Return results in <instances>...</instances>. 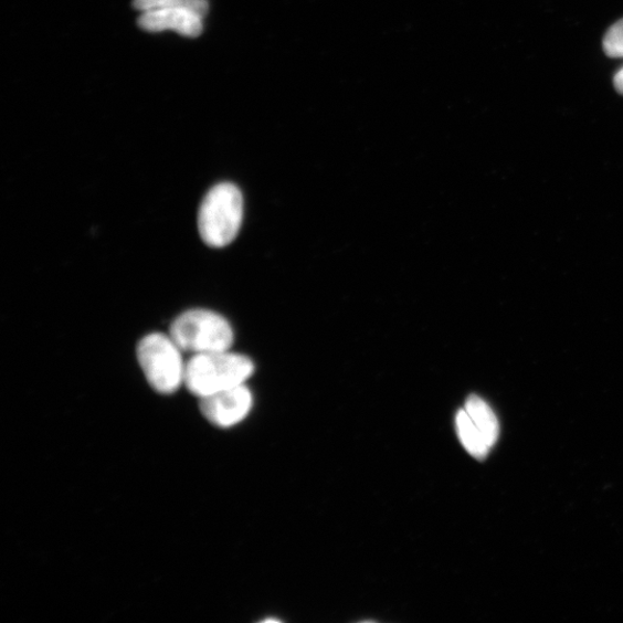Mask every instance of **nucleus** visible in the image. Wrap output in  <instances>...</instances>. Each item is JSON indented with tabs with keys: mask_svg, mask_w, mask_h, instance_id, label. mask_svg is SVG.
Wrapping results in <instances>:
<instances>
[{
	"mask_svg": "<svg viewBox=\"0 0 623 623\" xmlns=\"http://www.w3.org/2000/svg\"><path fill=\"white\" fill-rule=\"evenodd\" d=\"M244 219V197L232 183H220L204 196L198 213L202 242L222 249L235 241Z\"/></svg>",
	"mask_w": 623,
	"mask_h": 623,
	"instance_id": "nucleus-1",
	"label": "nucleus"
},
{
	"mask_svg": "<svg viewBox=\"0 0 623 623\" xmlns=\"http://www.w3.org/2000/svg\"><path fill=\"white\" fill-rule=\"evenodd\" d=\"M254 373L251 358L230 350L193 355L187 362L186 386L199 399L245 384Z\"/></svg>",
	"mask_w": 623,
	"mask_h": 623,
	"instance_id": "nucleus-2",
	"label": "nucleus"
},
{
	"mask_svg": "<svg viewBox=\"0 0 623 623\" xmlns=\"http://www.w3.org/2000/svg\"><path fill=\"white\" fill-rule=\"evenodd\" d=\"M183 352L170 334L151 332L139 342V366L156 393L173 394L186 384L188 361Z\"/></svg>",
	"mask_w": 623,
	"mask_h": 623,
	"instance_id": "nucleus-3",
	"label": "nucleus"
},
{
	"mask_svg": "<svg viewBox=\"0 0 623 623\" xmlns=\"http://www.w3.org/2000/svg\"><path fill=\"white\" fill-rule=\"evenodd\" d=\"M169 334L181 350L193 355L230 350L235 340L229 321L203 308L181 314L171 324Z\"/></svg>",
	"mask_w": 623,
	"mask_h": 623,
	"instance_id": "nucleus-4",
	"label": "nucleus"
},
{
	"mask_svg": "<svg viewBox=\"0 0 623 623\" xmlns=\"http://www.w3.org/2000/svg\"><path fill=\"white\" fill-rule=\"evenodd\" d=\"M253 406V395L246 384L225 389L200 399V411L211 424L229 429L242 423Z\"/></svg>",
	"mask_w": 623,
	"mask_h": 623,
	"instance_id": "nucleus-5",
	"label": "nucleus"
},
{
	"mask_svg": "<svg viewBox=\"0 0 623 623\" xmlns=\"http://www.w3.org/2000/svg\"><path fill=\"white\" fill-rule=\"evenodd\" d=\"M140 29L150 33L173 31L188 38H197L203 31V17L187 9H160L141 12Z\"/></svg>",
	"mask_w": 623,
	"mask_h": 623,
	"instance_id": "nucleus-6",
	"label": "nucleus"
},
{
	"mask_svg": "<svg viewBox=\"0 0 623 623\" xmlns=\"http://www.w3.org/2000/svg\"><path fill=\"white\" fill-rule=\"evenodd\" d=\"M464 410L482 432L489 448L495 446L500 433V425L495 411L477 395H472L466 400Z\"/></svg>",
	"mask_w": 623,
	"mask_h": 623,
	"instance_id": "nucleus-7",
	"label": "nucleus"
},
{
	"mask_svg": "<svg viewBox=\"0 0 623 623\" xmlns=\"http://www.w3.org/2000/svg\"><path fill=\"white\" fill-rule=\"evenodd\" d=\"M455 422L461 444L465 451L477 460H484L490 448L471 415L464 409H461L456 414Z\"/></svg>",
	"mask_w": 623,
	"mask_h": 623,
	"instance_id": "nucleus-8",
	"label": "nucleus"
},
{
	"mask_svg": "<svg viewBox=\"0 0 623 623\" xmlns=\"http://www.w3.org/2000/svg\"><path fill=\"white\" fill-rule=\"evenodd\" d=\"M135 8L140 12L160 9H187L204 17L208 0H135Z\"/></svg>",
	"mask_w": 623,
	"mask_h": 623,
	"instance_id": "nucleus-9",
	"label": "nucleus"
},
{
	"mask_svg": "<svg viewBox=\"0 0 623 623\" xmlns=\"http://www.w3.org/2000/svg\"><path fill=\"white\" fill-rule=\"evenodd\" d=\"M605 54L611 59H623V19L612 25L603 42Z\"/></svg>",
	"mask_w": 623,
	"mask_h": 623,
	"instance_id": "nucleus-10",
	"label": "nucleus"
},
{
	"mask_svg": "<svg viewBox=\"0 0 623 623\" xmlns=\"http://www.w3.org/2000/svg\"><path fill=\"white\" fill-rule=\"evenodd\" d=\"M614 87L617 93L623 95V67L620 68L614 76Z\"/></svg>",
	"mask_w": 623,
	"mask_h": 623,
	"instance_id": "nucleus-11",
	"label": "nucleus"
}]
</instances>
